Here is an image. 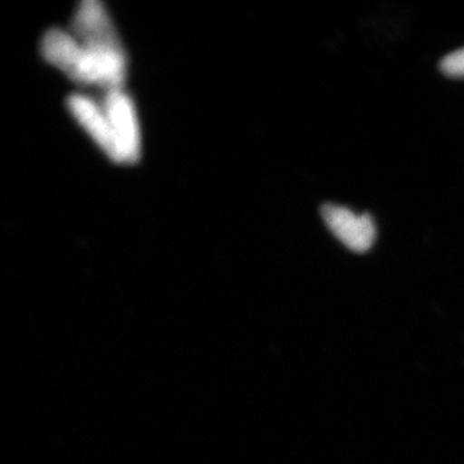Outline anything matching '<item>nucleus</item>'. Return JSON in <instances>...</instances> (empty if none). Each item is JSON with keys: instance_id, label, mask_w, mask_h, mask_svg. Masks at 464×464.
Masks as SVG:
<instances>
[{"instance_id": "4", "label": "nucleus", "mask_w": 464, "mask_h": 464, "mask_svg": "<svg viewBox=\"0 0 464 464\" xmlns=\"http://www.w3.org/2000/svg\"><path fill=\"white\" fill-rule=\"evenodd\" d=\"M67 109L93 142L112 160L114 141L101 99H94L90 94L74 93L67 100Z\"/></svg>"}, {"instance_id": "5", "label": "nucleus", "mask_w": 464, "mask_h": 464, "mask_svg": "<svg viewBox=\"0 0 464 464\" xmlns=\"http://www.w3.org/2000/svg\"><path fill=\"white\" fill-rule=\"evenodd\" d=\"M440 69L442 74L450 78L464 79V47L442 58Z\"/></svg>"}, {"instance_id": "1", "label": "nucleus", "mask_w": 464, "mask_h": 464, "mask_svg": "<svg viewBox=\"0 0 464 464\" xmlns=\"http://www.w3.org/2000/svg\"><path fill=\"white\" fill-rule=\"evenodd\" d=\"M42 53L76 83L105 92L123 88L127 56L118 34L81 36L70 30L52 29L43 36Z\"/></svg>"}, {"instance_id": "2", "label": "nucleus", "mask_w": 464, "mask_h": 464, "mask_svg": "<svg viewBox=\"0 0 464 464\" xmlns=\"http://www.w3.org/2000/svg\"><path fill=\"white\" fill-rule=\"evenodd\" d=\"M108 115L114 141L115 163L132 164L141 157V128L136 106L130 94L123 90L106 91L101 97Z\"/></svg>"}, {"instance_id": "3", "label": "nucleus", "mask_w": 464, "mask_h": 464, "mask_svg": "<svg viewBox=\"0 0 464 464\" xmlns=\"http://www.w3.org/2000/svg\"><path fill=\"white\" fill-rule=\"evenodd\" d=\"M324 222L332 234L356 253H365L373 246L377 230L369 215H356L346 207L325 204L322 208Z\"/></svg>"}]
</instances>
